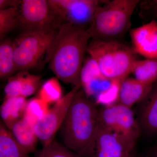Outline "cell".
<instances>
[{
    "label": "cell",
    "mask_w": 157,
    "mask_h": 157,
    "mask_svg": "<svg viewBox=\"0 0 157 157\" xmlns=\"http://www.w3.org/2000/svg\"><path fill=\"white\" fill-rule=\"evenodd\" d=\"M129 157H138L136 156L133 155H132V154H131V155H130V156H129Z\"/></svg>",
    "instance_id": "obj_28"
},
{
    "label": "cell",
    "mask_w": 157,
    "mask_h": 157,
    "mask_svg": "<svg viewBox=\"0 0 157 157\" xmlns=\"http://www.w3.org/2000/svg\"><path fill=\"white\" fill-rule=\"evenodd\" d=\"M132 73L134 78L142 83L153 85L157 82V59L137 60Z\"/></svg>",
    "instance_id": "obj_19"
},
{
    "label": "cell",
    "mask_w": 157,
    "mask_h": 157,
    "mask_svg": "<svg viewBox=\"0 0 157 157\" xmlns=\"http://www.w3.org/2000/svg\"><path fill=\"white\" fill-rule=\"evenodd\" d=\"M87 53L106 78L118 82L132 73L134 65L138 60L137 54L132 46L117 40L92 39Z\"/></svg>",
    "instance_id": "obj_3"
},
{
    "label": "cell",
    "mask_w": 157,
    "mask_h": 157,
    "mask_svg": "<svg viewBox=\"0 0 157 157\" xmlns=\"http://www.w3.org/2000/svg\"><path fill=\"white\" fill-rule=\"evenodd\" d=\"M90 39L86 29L71 24L64 23L59 28L49 66L64 83L82 86L80 73Z\"/></svg>",
    "instance_id": "obj_1"
},
{
    "label": "cell",
    "mask_w": 157,
    "mask_h": 157,
    "mask_svg": "<svg viewBox=\"0 0 157 157\" xmlns=\"http://www.w3.org/2000/svg\"><path fill=\"white\" fill-rule=\"evenodd\" d=\"M106 1L49 0L52 7L63 23L87 30L97 9Z\"/></svg>",
    "instance_id": "obj_9"
},
{
    "label": "cell",
    "mask_w": 157,
    "mask_h": 157,
    "mask_svg": "<svg viewBox=\"0 0 157 157\" xmlns=\"http://www.w3.org/2000/svg\"><path fill=\"white\" fill-rule=\"evenodd\" d=\"M81 89L74 96L60 128L65 146L78 154L90 142L98 124L97 104Z\"/></svg>",
    "instance_id": "obj_2"
},
{
    "label": "cell",
    "mask_w": 157,
    "mask_h": 157,
    "mask_svg": "<svg viewBox=\"0 0 157 157\" xmlns=\"http://www.w3.org/2000/svg\"><path fill=\"white\" fill-rule=\"evenodd\" d=\"M139 0L106 1L98 7L86 30L92 39L118 41L130 29L134 10Z\"/></svg>",
    "instance_id": "obj_4"
},
{
    "label": "cell",
    "mask_w": 157,
    "mask_h": 157,
    "mask_svg": "<svg viewBox=\"0 0 157 157\" xmlns=\"http://www.w3.org/2000/svg\"><path fill=\"white\" fill-rule=\"evenodd\" d=\"M20 2L17 0H0V9L17 7Z\"/></svg>",
    "instance_id": "obj_26"
},
{
    "label": "cell",
    "mask_w": 157,
    "mask_h": 157,
    "mask_svg": "<svg viewBox=\"0 0 157 157\" xmlns=\"http://www.w3.org/2000/svg\"><path fill=\"white\" fill-rule=\"evenodd\" d=\"M63 97V90L59 79L57 77H52L41 86L38 98L49 104H56Z\"/></svg>",
    "instance_id": "obj_22"
},
{
    "label": "cell",
    "mask_w": 157,
    "mask_h": 157,
    "mask_svg": "<svg viewBox=\"0 0 157 157\" xmlns=\"http://www.w3.org/2000/svg\"><path fill=\"white\" fill-rule=\"evenodd\" d=\"M140 104L137 121L141 132L149 136H157V82Z\"/></svg>",
    "instance_id": "obj_14"
},
{
    "label": "cell",
    "mask_w": 157,
    "mask_h": 157,
    "mask_svg": "<svg viewBox=\"0 0 157 157\" xmlns=\"http://www.w3.org/2000/svg\"><path fill=\"white\" fill-rule=\"evenodd\" d=\"M3 123L0 125V157H31Z\"/></svg>",
    "instance_id": "obj_18"
},
{
    "label": "cell",
    "mask_w": 157,
    "mask_h": 157,
    "mask_svg": "<svg viewBox=\"0 0 157 157\" xmlns=\"http://www.w3.org/2000/svg\"><path fill=\"white\" fill-rule=\"evenodd\" d=\"M82 88L89 98L103 106L117 103L121 82L109 80L103 75L91 57L85 59L80 73Z\"/></svg>",
    "instance_id": "obj_6"
},
{
    "label": "cell",
    "mask_w": 157,
    "mask_h": 157,
    "mask_svg": "<svg viewBox=\"0 0 157 157\" xmlns=\"http://www.w3.org/2000/svg\"><path fill=\"white\" fill-rule=\"evenodd\" d=\"M134 147L98 123L92 139L84 149L100 150L110 157H129Z\"/></svg>",
    "instance_id": "obj_11"
},
{
    "label": "cell",
    "mask_w": 157,
    "mask_h": 157,
    "mask_svg": "<svg viewBox=\"0 0 157 157\" xmlns=\"http://www.w3.org/2000/svg\"><path fill=\"white\" fill-rule=\"evenodd\" d=\"M98 123L135 146L141 130L132 109L119 103L98 108Z\"/></svg>",
    "instance_id": "obj_7"
},
{
    "label": "cell",
    "mask_w": 157,
    "mask_h": 157,
    "mask_svg": "<svg viewBox=\"0 0 157 157\" xmlns=\"http://www.w3.org/2000/svg\"><path fill=\"white\" fill-rule=\"evenodd\" d=\"M150 157H157V141L152 149Z\"/></svg>",
    "instance_id": "obj_27"
},
{
    "label": "cell",
    "mask_w": 157,
    "mask_h": 157,
    "mask_svg": "<svg viewBox=\"0 0 157 157\" xmlns=\"http://www.w3.org/2000/svg\"><path fill=\"white\" fill-rule=\"evenodd\" d=\"M49 104L39 98H34L28 102L23 119L31 125H35L48 112Z\"/></svg>",
    "instance_id": "obj_21"
},
{
    "label": "cell",
    "mask_w": 157,
    "mask_h": 157,
    "mask_svg": "<svg viewBox=\"0 0 157 157\" xmlns=\"http://www.w3.org/2000/svg\"><path fill=\"white\" fill-rule=\"evenodd\" d=\"M36 157H82L53 140L36 153Z\"/></svg>",
    "instance_id": "obj_24"
},
{
    "label": "cell",
    "mask_w": 157,
    "mask_h": 157,
    "mask_svg": "<svg viewBox=\"0 0 157 157\" xmlns=\"http://www.w3.org/2000/svg\"><path fill=\"white\" fill-rule=\"evenodd\" d=\"M41 77L28 71L18 72L9 78L4 89L6 98L23 97L26 98L36 91L40 85Z\"/></svg>",
    "instance_id": "obj_13"
},
{
    "label": "cell",
    "mask_w": 157,
    "mask_h": 157,
    "mask_svg": "<svg viewBox=\"0 0 157 157\" xmlns=\"http://www.w3.org/2000/svg\"><path fill=\"white\" fill-rule=\"evenodd\" d=\"M58 29L22 32L13 41L16 72L33 69L44 59L50 61Z\"/></svg>",
    "instance_id": "obj_5"
},
{
    "label": "cell",
    "mask_w": 157,
    "mask_h": 157,
    "mask_svg": "<svg viewBox=\"0 0 157 157\" xmlns=\"http://www.w3.org/2000/svg\"><path fill=\"white\" fill-rule=\"evenodd\" d=\"M28 102L23 97L5 98L1 105L0 113L3 124L9 130L23 118Z\"/></svg>",
    "instance_id": "obj_16"
},
{
    "label": "cell",
    "mask_w": 157,
    "mask_h": 157,
    "mask_svg": "<svg viewBox=\"0 0 157 157\" xmlns=\"http://www.w3.org/2000/svg\"><path fill=\"white\" fill-rule=\"evenodd\" d=\"M9 130L17 143L26 151L29 154L35 151L39 140L33 126L23 118L14 124Z\"/></svg>",
    "instance_id": "obj_17"
},
{
    "label": "cell",
    "mask_w": 157,
    "mask_h": 157,
    "mask_svg": "<svg viewBox=\"0 0 157 157\" xmlns=\"http://www.w3.org/2000/svg\"><path fill=\"white\" fill-rule=\"evenodd\" d=\"M153 85L144 84L135 78L127 77L121 82L117 103L132 108L146 99Z\"/></svg>",
    "instance_id": "obj_15"
},
{
    "label": "cell",
    "mask_w": 157,
    "mask_h": 157,
    "mask_svg": "<svg viewBox=\"0 0 157 157\" xmlns=\"http://www.w3.org/2000/svg\"><path fill=\"white\" fill-rule=\"evenodd\" d=\"M130 35L132 48L137 54L146 59H157V22L155 20L131 29Z\"/></svg>",
    "instance_id": "obj_12"
},
{
    "label": "cell",
    "mask_w": 157,
    "mask_h": 157,
    "mask_svg": "<svg viewBox=\"0 0 157 157\" xmlns=\"http://www.w3.org/2000/svg\"><path fill=\"white\" fill-rule=\"evenodd\" d=\"M18 27V7L0 9V39L1 41Z\"/></svg>",
    "instance_id": "obj_23"
},
{
    "label": "cell",
    "mask_w": 157,
    "mask_h": 157,
    "mask_svg": "<svg viewBox=\"0 0 157 157\" xmlns=\"http://www.w3.org/2000/svg\"><path fill=\"white\" fill-rule=\"evenodd\" d=\"M139 5L141 17H157V0L140 1Z\"/></svg>",
    "instance_id": "obj_25"
},
{
    "label": "cell",
    "mask_w": 157,
    "mask_h": 157,
    "mask_svg": "<svg viewBox=\"0 0 157 157\" xmlns=\"http://www.w3.org/2000/svg\"><path fill=\"white\" fill-rule=\"evenodd\" d=\"M64 23L49 0H23L18 6V27L22 32L57 29Z\"/></svg>",
    "instance_id": "obj_8"
},
{
    "label": "cell",
    "mask_w": 157,
    "mask_h": 157,
    "mask_svg": "<svg viewBox=\"0 0 157 157\" xmlns=\"http://www.w3.org/2000/svg\"><path fill=\"white\" fill-rule=\"evenodd\" d=\"M15 72L13 41L3 39L0 44V78H9Z\"/></svg>",
    "instance_id": "obj_20"
},
{
    "label": "cell",
    "mask_w": 157,
    "mask_h": 157,
    "mask_svg": "<svg viewBox=\"0 0 157 157\" xmlns=\"http://www.w3.org/2000/svg\"><path fill=\"white\" fill-rule=\"evenodd\" d=\"M81 88V85L74 86L55 104L47 114L34 126L36 135L42 147L47 145L54 140L56 132L63 123L74 96Z\"/></svg>",
    "instance_id": "obj_10"
}]
</instances>
